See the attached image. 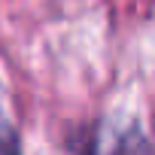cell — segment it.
Listing matches in <instances>:
<instances>
[{"label": "cell", "mask_w": 155, "mask_h": 155, "mask_svg": "<svg viewBox=\"0 0 155 155\" xmlns=\"http://www.w3.org/2000/svg\"><path fill=\"white\" fill-rule=\"evenodd\" d=\"M18 149V140H15V131L6 125V119L0 116V152H12Z\"/></svg>", "instance_id": "obj_1"}]
</instances>
